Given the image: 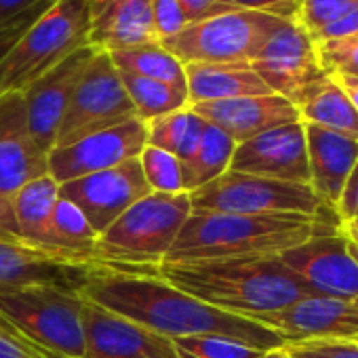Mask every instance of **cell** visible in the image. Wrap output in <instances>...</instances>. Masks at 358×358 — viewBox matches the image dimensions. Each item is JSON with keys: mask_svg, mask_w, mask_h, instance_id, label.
Wrapping results in <instances>:
<instances>
[{"mask_svg": "<svg viewBox=\"0 0 358 358\" xmlns=\"http://www.w3.org/2000/svg\"><path fill=\"white\" fill-rule=\"evenodd\" d=\"M224 3L241 11H259L287 22H297L299 13V0H224Z\"/></svg>", "mask_w": 358, "mask_h": 358, "instance_id": "74e56055", "label": "cell"}, {"mask_svg": "<svg viewBox=\"0 0 358 358\" xmlns=\"http://www.w3.org/2000/svg\"><path fill=\"white\" fill-rule=\"evenodd\" d=\"M150 192L152 190L143 177L139 156L129 158L112 169L59 184V199L72 203L85 215L97 236L106 232L131 205Z\"/></svg>", "mask_w": 358, "mask_h": 358, "instance_id": "30bf717a", "label": "cell"}, {"mask_svg": "<svg viewBox=\"0 0 358 358\" xmlns=\"http://www.w3.org/2000/svg\"><path fill=\"white\" fill-rule=\"evenodd\" d=\"M293 358H358V341H301L282 345Z\"/></svg>", "mask_w": 358, "mask_h": 358, "instance_id": "e575fe53", "label": "cell"}, {"mask_svg": "<svg viewBox=\"0 0 358 358\" xmlns=\"http://www.w3.org/2000/svg\"><path fill=\"white\" fill-rule=\"evenodd\" d=\"M186 85L190 106L272 93L249 64H188Z\"/></svg>", "mask_w": 358, "mask_h": 358, "instance_id": "cb8c5ba5", "label": "cell"}, {"mask_svg": "<svg viewBox=\"0 0 358 358\" xmlns=\"http://www.w3.org/2000/svg\"><path fill=\"white\" fill-rule=\"evenodd\" d=\"M268 89L291 103L316 78L327 74L318 62L316 45L297 24L280 20L249 64Z\"/></svg>", "mask_w": 358, "mask_h": 358, "instance_id": "7c38bea8", "label": "cell"}, {"mask_svg": "<svg viewBox=\"0 0 358 358\" xmlns=\"http://www.w3.org/2000/svg\"><path fill=\"white\" fill-rule=\"evenodd\" d=\"M0 358H43L30 343L15 335L7 322L0 318Z\"/></svg>", "mask_w": 358, "mask_h": 358, "instance_id": "ab89813d", "label": "cell"}, {"mask_svg": "<svg viewBox=\"0 0 358 358\" xmlns=\"http://www.w3.org/2000/svg\"><path fill=\"white\" fill-rule=\"evenodd\" d=\"M316 53L327 74H348L358 78V36L318 41Z\"/></svg>", "mask_w": 358, "mask_h": 358, "instance_id": "d6a6232c", "label": "cell"}, {"mask_svg": "<svg viewBox=\"0 0 358 358\" xmlns=\"http://www.w3.org/2000/svg\"><path fill=\"white\" fill-rule=\"evenodd\" d=\"M108 55H110V59L118 72L158 80V83H164L169 87H175L179 91L188 93L186 66L179 62L173 53H169L160 43L122 49V51H112Z\"/></svg>", "mask_w": 358, "mask_h": 358, "instance_id": "484cf974", "label": "cell"}, {"mask_svg": "<svg viewBox=\"0 0 358 358\" xmlns=\"http://www.w3.org/2000/svg\"><path fill=\"white\" fill-rule=\"evenodd\" d=\"M85 358H179L171 339L85 297Z\"/></svg>", "mask_w": 358, "mask_h": 358, "instance_id": "e0dca14e", "label": "cell"}, {"mask_svg": "<svg viewBox=\"0 0 358 358\" xmlns=\"http://www.w3.org/2000/svg\"><path fill=\"white\" fill-rule=\"evenodd\" d=\"M148 145V124L131 118L112 129L83 137L70 145L53 148L47 156L49 175L57 184L112 169L129 158H137Z\"/></svg>", "mask_w": 358, "mask_h": 358, "instance_id": "5bb4252c", "label": "cell"}, {"mask_svg": "<svg viewBox=\"0 0 358 358\" xmlns=\"http://www.w3.org/2000/svg\"><path fill=\"white\" fill-rule=\"evenodd\" d=\"M179 358H259L264 352L228 337H182L173 339Z\"/></svg>", "mask_w": 358, "mask_h": 358, "instance_id": "1f68e13d", "label": "cell"}, {"mask_svg": "<svg viewBox=\"0 0 358 358\" xmlns=\"http://www.w3.org/2000/svg\"><path fill=\"white\" fill-rule=\"evenodd\" d=\"M354 5H358V0H299L297 24L314 38Z\"/></svg>", "mask_w": 358, "mask_h": 358, "instance_id": "836d02e7", "label": "cell"}, {"mask_svg": "<svg viewBox=\"0 0 358 358\" xmlns=\"http://www.w3.org/2000/svg\"><path fill=\"white\" fill-rule=\"evenodd\" d=\"M192 213L186 192H150L97 236L95 257L118 270H158Z\"/></svg>", "mask_w": 358, "mask_h": 358, "instance_id": "277c9868", "label": "cell"}, {"mask_svg": "<svg viewBox=\"0 0 358 358\" xmlns=\"http://www.w3.org/2000/svg\"><path fill=\"white\" fill-rule=\"evenodd\" d=\"M335 78V83L341 87V91L348 95V99L352 101V106L358 112V78L356 76H348V74H331Z\"/></svg>", "mask_w": 358, "mask_h": 358, "instance_id": "f6af8a7d", "label": "cell"}, {"mask_svg": "<svg viewBox=\"0 0 358 358\" xmlns=\"http://www.w3.org/2000/svg\"><path fill=\"white\" fill-rule=\"evenodd\" d=\"M137 118L116 66L106 51H97L80 76L62 118L55 148L70 145L93 133Z\"/></svg>", "mask_w": 358, "mask_h": 358, "instance_id": "9c48e42d", "label": "cell"}, {"mask_svg": "<svg viewBox=\"0 0 358 358\" xmlns=\"http://www.w3.org/2000/svg\"><path fill=\"white\" fill-rule=\"evenodd\" d=\"M118 74H120V80L127 89V95L135 108L137 118L143 122L162 118V116L173 114L177 110L190 108L186 91H179V89L169 87L164 83L141 78L135 74H127V72H118Z\"/></svg>", "mask_w": 358, "mask_h": 358, "instance_id": "f546056e", "label": "cell"}, {"mask_svg": "<svg viewBox=\"0 0 358 358\" xmlns=\"http://www.w3.org/2000/svg\"><path fill=\"white\" fill-rule=\"evenodd\" d=\"M51 3L53 0H43L41 5H36V7H32L30 11H26V13H22L20 17H15L13 22H9V24H5V26H0V59H3L7 53H9V49L24 36V32L51 7Z\"/></svg>", "mask_w": 358, "mask_h": 358, "instance_id": "8d00e7d4", "label": "cell"}, {"mask_svg": "<svg viewBox=\"0 0 358 358\" xmlns=\"http://www.w3.org/2000/svg\"><path fill=\"white\" fill-rule=\"evenodd\" d=\"M83 297L171 341L215 335L262 352L285 345L268 327L175 289L158 276V270H118L99 266L83 289Z\"/></svg>", "mask_w": 358, "mask_h": 358, "instance_id": "6da1fadb", "label": "cell"}, {"mask_svg": "<svg viewBox=\"0 0 358 358\" xmlns=\"http://www.w3.org/2000/svg\"><path fill=\"white\" fill-rule=\"evenodd\" d=\"M278 22L274 15L236 9L194 22L160 45L184 66L251 64Z\"/></svg>", "mask_w": 358, "mask_h": 358, "instance_id": "52a82bcc", "label": "cell"}, {"mask_svg": "<svg viewBox=\"0 0 358 358\" xmlns=\"http://www.w3.org/2000/svg\"><path fill=\"white\" fill-rule=\"evenodd\" d=\"M57 201H59V184L51 175L34 179V182L24 186L15 196H11L13 217L17 226V241L51 257H57L53 249V211Z\"/></svg>", "mask_w": 358, "mask_h": 358, "instance_id": "603a6c76", "label": "cell"}, {"mask_svg": "<svg viewBox=\"0 0 358 358\" xmlns=\"http://www.w3.org/2000/svg\"><path fill=\"white\" fill-rule=\"evenodd\" d=\"M91 15L87 0H53L0 59V95L24 93L66 57L89 45Z\"/></svg>", "mask_w": 358, "mask_h": 358, "instance_id": "5b68a950", "label": "cell"}, {"mask_svg": "<svg viewBox=\"0 0 358 358\" xmlns=\"http://www.w3.org/2000/svg\"><path fill=\"white\" fill-rule=\"evenodd\" d=\"M47 156L30 133L24 93L0 95V194L11 199L34 179L49 175Z\"/></svg>", "mask_w": 358, "mask_h": 358, "instance_id": "2e32d148", "label": "cell"}, {"mask_svg": "<svg viewBox=\"0 0 358 358\" xmlns=\"http://www.w3.org/2000/svg\"><path fill=\"white\" fill-rule=\"evenodd\" d=\"M234 150H236V141L215 124L207 122L194 156L182 164L184 192L190 194L211 184L222 173H226L230 169Z\"/></svg>", "mask_w": 358, "mask_h": 358, "instance_id": "4316f807", "label": "cell"}, {"mask_svg": "<svg viewBox=\"0 0 358 358\" xmlns=\"http://www.w3.org/2000/svg\"><path fill=\"white\" fill-rule=\"evenodd\" d=\"M316 232L318 217L308 215H238L192 209L162 264L280 255Z\"/></svg>", "mask_w": 358, "mask_h": 358, "instance_id": "3957f363", "label": "cell"}, {"mask_svg": "<svg viewBox=\"0 0 358 358\" xmlns=\"http://www.w3.org/2000/svg\"><path fill=\"white\" fill-rule=\"evenodd\" d=\"M194 211H217L238 215L295 213L318 217L322 201L306 184L278 182V179L226 171L211 184L188 194Z\"/></svg>", "mask_w": 358, "mask_h": 358, "instance_id": "ba28073f", "label": "cell"}, {"mask_svg": "<svg viewBox=\"0 0 358 358\" xmlns=\"http://www.w3.org/2000/svg\"><path fill=\"white\" fill-rule=\"evenodd\" d=\"M152 17H154V30H156L158 43L179 34L186 26H190V20L184 7L179 5V0H154Z\"/></svg>", "mask_w": 358, "mask_h": 358, "instance_id": "d590c367", "label": "cell"}, {"mask_svg": "<svg viewBox=\"0 0 358 358\" xmlns=\"http://www.w3.org/2000/svg\"><path fill=\"white\" fill-rule=\"evenodd\" d=\"M179 5L184 7L190 24L220 15V13H226V11H236L234 7L224 3V0H179Z\"/></svg>", "mask_w": 358, "mask_h": 358, "instance_id": "b9f144b4", "label": "cell"}, {"mask_svg": "<svg viewBox=\"0 0 358 358\" xmlns=\"http://www.w3.org/2000/svg\"><path fill=\"white\" fill-rule=\"evenodd\" d=\"M249 320L274 331L285 343L358 339V301L306 295L287 308L255 314Z\"/></svg>", "mask_w": 358, "mask_h": 358, "instance_id": "4fadbf2b", "label": "cell"}, {"mask_svg": "<svg viewBox=\"0 0 358 358\" xmlns=\"http://www.w3.org/2000/svg\"><path fill=\"white\" fill-rule=\"evenodd\" d=\"M83 293L30 287L0 295V318L43 358H85Z\"/></svg>", "mask_w": 358, "mask_h": 358, "instance_id": "8992f818", "label": "cell"}, {"mask_svg": "<svg viewBox=\"0 0 358 358\" xmlns=\"http://www.w3.org/2000/svg\"><path fill=\"white\" fill-rule=\"evenodd\" d=\"M95 53L97 49H93L91 45L78 49L24 91L30 133L43 152L49 154L55 148L57 131L72 99V93Z\"/></svg>", "mask_w": 358, "mask_h": 358, "instance_id": "ac0fdd59", "label": "cell"}, {"mask_svg": "<svg viewBox=\"0 0 358 358\" xmlns=\"http://www.w3.org/2000/svg\"><path fill=\"white\" fill-rule=\"evenodd\" d=\"M95 268L51 257L20 241H0V295L30 287H55L83 293Z\"/></svg>", "mask_w": 358, "mask_h": 358, "instance_id": "d6986e66", "label": "cell"}, {"mask_svg": "<svg viewBox=\"0 0 358 358\" xmlns=\"http://www.w3.org/2000/svg\"><path fill=\"white\" fill-rule=\"evenodd\" d=\"M341 228H343V232H345L348 236H352V238H358V222L345 224V226H341Z\"/></svg>", "mask_w": 358, "mask_h": 358, "instance_id": "7dc6e473", "label": "cell"}, {"mask_svg": "<svg viewBox=\"0 0 358 358\" xmlns=\"http://www.w3.org/2000/svg\"><path fill=\"white\" fill-rule=\"evenodd\" d=\"M141 171L152 192L160 194H182L184 179H182V162L169 152L145 145L139 154Z\"/></svg>", "mask_w": 358, "mask_h": 358, "instance_id": "4dcf8cb0", "label": "cell"}, {"mask_svg": "<svg viewBox=\"0 0 358 358\" xmlns=\"http://www.w3.org/2000/svg\"><path fill=\"white\" fill-rule=\"evenodd\" d=\"M148 124V145L169 152L179 162H188L205 133L207 120L201 118L192 108L177 110L162 118L150 120Z\"/></svg>", "mask_w": 358, "mask_h": 358, "instance_id": "83f0119b", "label": "cell"}, {"mask_svg": "<svg viewBox=\"0 0 358 358\" xmlns=\"http://www.w3.org/2000/svg\"><path fill=\"white\" fill-rule=\"evenodd\" d=\"M190 108L209 124H215L228 133L236 143L257 137L270 129L301 120L297 108L276 93L196 103Z\"/></svg>", "mask_w": 358, "mask_h": 358, "instance_id": "ffe728a7", "label": "cell"}, {"mask_svg": "<svg viewBox=\"0 0 358 358\" xmlns=\"http://www.w3.org/2000/svg\"><path fill=\"white\" fill-rule=\"evenodd\" d=\"M356 341H358V339H356Z\"/></svg>", "mask_w": 358, "mask_h": 358, "instance_id": "681fc988", "label": "cell"}, {"mask_svg": "<svg viewBox=\"0 0 358 358\" xmlns=\"http://www.w3.org/2000/svg\"><path fill=\"white\" fill-rule=\"evenodd\" d=\"M97 232L85 220V215L68 201H57L53 211V249L55 255L74 262L101 266L95 257Z\"/></svg>", "mask_w": 358, "mask_h": 358, "instance_id": "f1b7e54d", "label": "cell"}, {"mask_svg": "<svg viewBox=\"0 0 358 358\" xmlns=\"http://www.w3.org/2000/svg\"><path fill=\"white\" fill-rule=\"evenodd\" d=\"M158 276L205 303L245 318L312 295L278 255L160 264Z\"/></svg>", "mask_w": 358, "mask_h": 358, "instance_id": "7a4b0ae2", "label": "cell"}, {"mask_svg": "<svg viewBox=\"0 0 358 358\" xmlns=\"http://www.w3.org/2000/svg\"><path fill=\"white\" fill-rule=\"evenodd\" d=\"M358 36V5L350 7L341 17H337L333 24L322 28L312 41H333V38H352Z\"/></svg>", "mask_w": 358, "mask_h": 358, "instance_id": "60d3db41", "label": "cell"}, {"mask_svg": "<svg viewBox=\"0 0 358 358\" xmlns=\"http://www.w3.org/2000/svg\"><path fill=\"white\" fill-rule=\"evenodd\" d=\"M154 0H87L89 45L97 51H122L158 43L152 17Z\"/></svg>", "mask_w": 358, "mask_h": 358, "instance_id": "44dd1931", "label": "cell"}, {"mask_svg": "<svg viewBox=\"0 0 358 358\" xmlns=\"http://www.w3.org/2000/svg\"><path fill=\"white\" fill-rule=\"evenodd\" d=\"M348 236V234H345ZM348 247H350V253H352V257L358 262V238H352V236H348Z\"/></svg>", "mask_w": 358, "mask_h": 358, "instance_id": "c3c4849f", "label": "cell"}, {"mask_svg": "<svg viewBox=\"0 0 358 358\" xmlns=\"http://www.w3.org/2000/svg\"><path fill=\"white\" fill-rule=\"evenodd\" d=\"M293 106L297 108L301 122L316 124L358 141V112L331 74H322L308 85Z\"/></svg>", "mask_w": 358, "mask_h": 358, "instance_id": "d4e9b609", "label": "cell"}, {"mask_svg": "<svg viewBox=\"0 0 358 358\" xmlns=\"http://www.w3.org/2000/svg\"><path fill=\"white\" fill-rule=\"evenodd\" d=\"M278 259L303 280L312 295L358 301V262L350 253L341 226L333 232L318 230L308 241L282 251Z\"/></svg>", "mask_w": 358, "mask_h": 358, "instance_id": "8fae6325", "label": "cell"}, {"mask_svg": "<svg viewBox=\"0 0 358 358\" xmlns=\"http://www.w3.org/2000/svg\"><path fill=\"white\" fill-rule=\"evenodd\" d=\"M230 171L310 186L303 122L282 124L236 143Z\"/></svg>", "mask_w": 358, "mask_h": 358, "instance_id": "9a60e30c", "label": "cell"}, {"mask_svg": "<svg viewBox=\"0 0 358 358\" xmlns=\"http://www.w3.org/2000/svg\"><path fill=\"white\" fill-rule=\"evenodd\" d=\"M259 358H293L285 348H276V350H268V352H264Z\"/></svg>", "mask_w": 358, "mask_h": 358, "instance_id": "bcb514c9", "label": "cell"}, {"mask_svg": "<svg viewBox=\"0 0 358 358\" xmlns=\"http://www.w3.org/2000/svg\"><path fill=\"white\" fill-rule=\"evenodd\" d=\"M339 217V224L345 226V224H352V222H358V162L354 164L348 182L341 190V196L333 209Z\"/></svg>", "mask_w": 358, "mask_h": 358, "instance_id": "f35d334b", "label": "cell"}, {"mask_svg": "<svg viewBox=\"0 0 358 358\" xmlns=\"http://www.w3.org/2000/svg\"><path fill=\"white\" fill-rule=\"evenodd\" d=\"M41 3L43 0H0V26L13 22L15 17H20L22 13L30 11Z\"/></svg>", "mask_w": 358, "mask_h": 358, "instance_id": "ee69618b", "label": "cell"}, {"mask_svg": "<svg viewBox=\"0 0 358 358\" xmlns=\"http://www.w3.org/2000/svg\"><path fill=\"white\" fill-rule=\"evenodd\" d=\"M0 241H17V226L13 217L11 199L0 194Z\"/></svg>", "mask_w": 358, "mask_h": 358, "instance_id": "7bdbcfd3", "label": "cell"}, {"mask_svg": "<svg viewBox=\"0 0 358 358\" xmlns=\"http://www.w3.org/2000/svg\"><path fill=\"white\" fill-rule=\"evenodd\" d=\"M306 127L310 188L327 209H335L348 177L358 162V141L316 124Z\"/></svg>", "mask_w": 358, "mask_h": 358, "instance_id": "7402d4cb", "label": "cell"}]
</instances>
